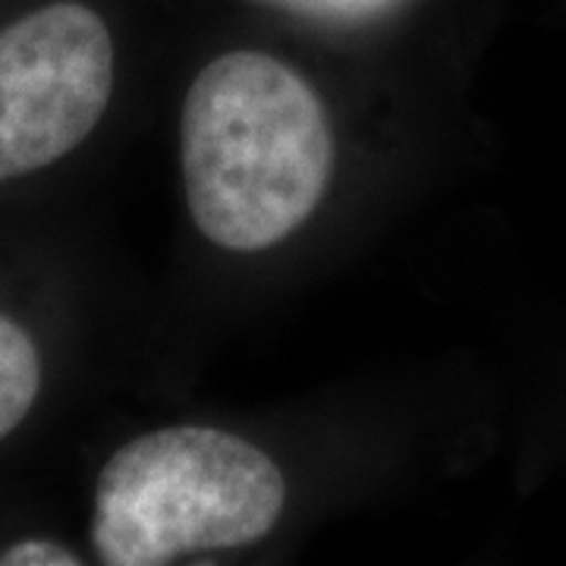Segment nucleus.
<instances>
[{
    "instance_id": "f257e3e1",
    "label": "nucleus",
    "mask_w": 566,
    "mask_h": 566,
    "mask_svg": "<svg viewBox=\"0 0 566 566\" xmlns=\"http://www.w3.org/2000/svg\"><path fill=\"white\" fill-rule=\"evenodd\" d=\"M186 202L205 240L262 252L296 233L327 192L334 139L315 88L259 51L221 54L180 117Z\"/></svg>"
},
{
    "instance_id": "f03ea898",
    "label": "nucleus",
    "mask_w": 566,
    "mask_h": 566,
    "mask_svg": "<svg viewBox=\"0 0 566 566\" xmlns=\"http://www.w3.org/2000/svg\"><path fill=\"white\" fill-rule=\"evenodd\" d=\"M283 504V472L255 444L208 424L158 428L104 463L92 545L107 566H164L255 545Z\"/></svg>"
},
{
    "instance_id": "7ed1b4c3",
    "label": "nucleus",
    "mask_w": 566,
    "mask_h": 566,
    "mask_svg": "<svg viewBox=\"0 0 566 566\" xmlns=\"http://www.w3.org/2000/svg\"><path fill=\"white\" fill-rule=\"evenodd\" d=\"M114 92V39L73 0L0 29V182L66 158Z\"/></svg>"
},
{
    "instance_id": "20e7f679",
    "label": "nucleus",
    "mask_w": 566,
    "mask_h": 566,
    "mask_svg": "<svg viewBox=\"0 0 566 566\" xmlns=\"http://www.w3.org/2000/svg\"><path fill=\"white\" fill-rule=\"evenodd\" d=\"M39 390V349L20 324L0 315V441L20 428Z\"/></svg>"
},
{
    "instance_id": "39448f33",
    "label": "nucleus",
    "mask_w": 566,
    "mask_h": 566,
    "mask_svg": "<svg viewBox=\"0 0 566 566\" xmlns=\"http://www.w3.org/2000/svg\"><path fill=\"white\" fill-rule=\"evenodd\" d=\"M82 560L54 542H20L0 554V566H80Z\"/></svg>"
}]
</instances>
